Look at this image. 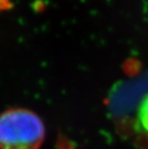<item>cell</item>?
<instances>
[{
    "instance_id": "4",
    "label": "cell",
    "mask_w": 148,
    "mask_h": 149,
    "mask_svg": "<svg viewBox=\"0 0 148 149\" xmlns=\"http://www.w3.org/2000/svg\"><path fill=\"white\" fill-rule=\"evenodd\" d=\"M4 2H6V0H0V5H1V7L4 5Z\"/></svg>"
},
{
    "instance_id": "1",
    "label": "cell",
    "mask_w": 148,
    "mask_h": 149,
    "mask_svg": "<svg viewBox=\"0 0 148 149\" xmlns=\"http://www.w3.org/2000/svg\"><path fill=\"white\" fill-rule=\"evenodd\" d=\"M45 127L36 113L11 108L0 113V149H39Z\"/></svg>"
},
{
    "instance_id": "3",
    "label": "cell",
    "mask_w": 148,
    "mask_h": 149,
    "mask_svg": "<svg viewBox=\"0 0 148 149\" xmlns=\"http://www.w3.org/2000/svg\"><path fill=\"white\" fill-rule=\"evenodd\" d=\"M59 149H73V146H72L71 144L69 143H65V142H62L61 144H60V147Z\"/></svg>"
},
{
    "instance_id": "2",
    "label": "cell",
    "mask_w": 148,
    "mask_h": 149,
    "mask_svg": "<svg viewBox=\"0 0 148 149\" xmlns=\"http://www.w3.org/2000/svg\"><path fill=\"white\" fill-rule=\"evenodd\" d=\"M138 120L140 127L148 133V93L142 99L138 107Z\"/></svg>"
}]
</instances>
